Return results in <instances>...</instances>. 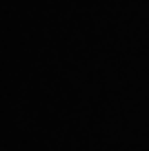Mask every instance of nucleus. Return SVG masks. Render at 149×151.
<instances>
[]
</instances>
